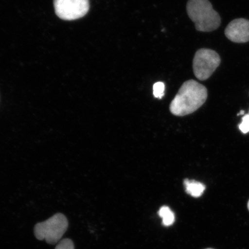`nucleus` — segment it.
<instances>
[{
  "label": "nucleus",
  "instance_id": "f8f14e48",
  "mask_svg": "<svg viewBox=\"0 0 249 249\" xmlns=\"http://www.w3.org/2000/svg\"><path fill=\"white\" fill-rule=\"evenodd\" d=\"M248 210L249 211V200L248 203Z\"/></svg>",
  "mask_w": 249,
  "mask_h": 249
},
{
  "label": "nucleus",
  "instance_id": "f03ea898",
  "mask_svg": "<svg viewBox=\"0 0 249 249\" xmlns=\"http://www.w3.org/2000/svg\"><path fill=\"white\" fill-rule=\"evenodd\" d=\"M186 10L198 31L211 32L220 26V16L208 0H189Z\"/></svg>",
  "mask_w": 249,
  "mask_h": 249
},
{
  "label": "nucleus",
  "instance_id": "0eeeda50",
  "mask_svg": "<svg viewBox=\"0 0 249 249\" xmlns=\"http://www.w3.org/2000/svg\"><path fill=\"white\" fill-rule=\"evenodd\" d=\"M184 185L187 194L196 198L200 197L205 190V186L203 183L196 181L195 180H190L186 179L184 180Z\"/></svg>",
  "mask_w": 249,
  "mask_h": 249
},
{
  "label": "nucleus",
  "instance_id": "ddd939ff",
  "mask_svg": "<svg viewBox=\"0 0 249 249\" xmlns=\"http://www.w3.org/2000/svg\"><path fill=\"white\" fill-rule=\"evenodd\" d=\"M213 249L209 248V249Z\"/></svg>",
  "mask_w": 249,
  "mask_h": 249
},
{
  "label": "nucleus",
  "instance_id": "1a4fd4ad",
  "mask_svg": "<svg viewBox=\"0 0 249 249\" xmlns=\"http://www.w3.org/2000/svg\"><path fill=\"white\" fill-rule=\"evenodd\" d=\"M165 85L163 82L155 83L153 86V94L155 98H162L164 95Z\"/></svg>",
  "mask_w": 249,
  "mask_h": 249
},
{
  "label": "nucleus",
  "instance_id": "20e7f679",
  "mask_svg": "<svg viewBox=\"0 0 249 249\" xmlns=\"http://www.w3.org/2000/svg\"><path fill=\"white\" fill-rule=\"evenodd\" d=\"M220 62V56L213 50H198L193 61V68L195 76L201 81L209 79L219 66Z\"/></svg>",
  "mask_w": 249,
  "mask_h": 249
},
{
  "label": "nucleus",
  "instance_id": "f257e3e1",
  "mask_svg": "<svg viewBox=\"0 0 249 249\" xmlns=\"http://www.w3.org/2000/svg\"><path fill=\"white\" fill-rule=\"evenodd\" d=\"M207 97L206 87L194 80L186 81L171 103V113L177 116H185L194 113L202 107Z\"/></svg>",
  "mask_w": 249,
  "mask_h": 249
},
{
  "label": "nucleus",
  "instance_id": "6e6552de",
  "mask_svg": "<svg viewBox=\"0 0 249 249\" xmlns=\"http://www.w3.org/2000/svg\"><path fill=\"white\" fill-rule=\"evenodd\" d=\"M158 214L162 218V223L165 226L172 225L175 221V214L169 207L163 206L158 212Z\"/></svg>",
  "mask_w": 249,
  "mask_h": 249
},
{
  "label": "nucleus",
  "instance_id": "9b49d317",
  "mask_svg": "<svg viewBox=\"0 0 249 249\" xmlns=\"http://www.w3.org/2000/svg\"><path fill=\"white\" fill-rule=\"evenodd\" d=\"M239 127L243 133L249 132V114L243 117L242 123L239 124Z\"/></svg>",
  "mask_w": 249,
  "mask_h": 249
},
{
  "label": "nucleus",
  "instance_id": "7ed1b4c3",
  "mask_svg": "<svg viewBox=\"0 0 249 249\" xmlns=\"http://www.w3.org/2000/svg\"><path fill=\"white\" fill-rule=\"evenodd\" d=\"M68 225L66 216L57 213L44 222L37 223L34 227V234L38 240H45L50 245H54L60 241Z\"/></svg>",
  "mask_w": 249,
  "mask_h": 249
},
{
  "label": "nucleus",
  "instance_id": "39448f33",
  "mask_svg": "<svg viewBox=\"0 0 249 249\" xmlns=\"http://www.w3.org/2000/svg\"><path fill=\"white\" fill-rule=\"evenodd\" d=\"M54 5L56 15L70 21L85 17L89 8V0H54Z\"/></svg>",
  "mask_w": 249,
  "mask_h": 249
},
{
  "label": "nucleus",
  "instance_id": "9d476101",
  "mask_svg": "<svg viewBox=\"0 0 249 249\" xmlns=\"http://www.w3.org/2000/svg\"><path fill=\"white\" fill-rule=\"evenodd\" d=\"M55 249H74V245L71 239L66 238L59 242Z\"/></svg>",
  "mask_w": 249,
  "mask_h": 249
},
{
  "label": "nucleus",
  "instance_id": "423d86ee",
  "mask_svg": "<svg viewBox=\"0 0 249 249\" xmlns=\"http://www.w3.org/2000/svg\"><path fill=\"white\" fill-rule=\"evenodd\" d=\"M227 38L235 43H247L249 41V20L237 18L231 21L225 29Z\"/></svg>",
  "mask_w": 249,
  "mask_h": 249
}]
</instances>
